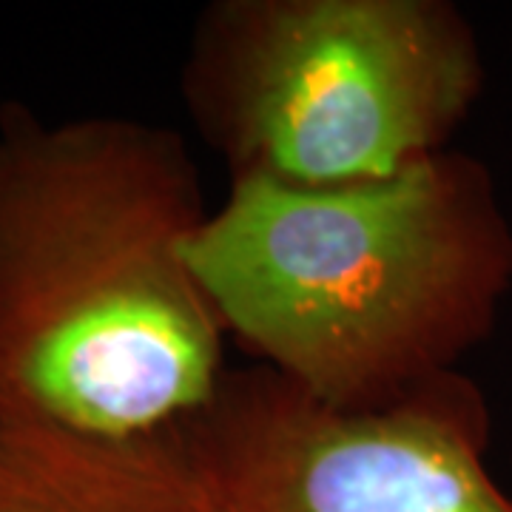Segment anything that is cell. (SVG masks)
Returning a JSON list of instances; mask_svg holds the SVG:
<instances>
[{
	"mask_svg": "<svg viewBox=\"0 0 512 512\" xmlns=\"http://www.w3.org/2000/svg\"><path fill=\"white\" fill-rule=\"evenodd\" d=\"M205 217L168 128H0V416L103 436L197 416L228 373L188 262Z\"/></svg>",
	"mask_w": 512,
	"mask_h": 512,
	"instance_id": "obj_1",
	"label": "cell"
},
{
	"mask_svg": "<svg viewBox=\"0 0 512 512\" xmlns=\"http://www.w3.org/2000/svg\"><path fill=\"white\" fill-rule=\"evenodd\" d=\"M188 262L225 333L319 402L367 410L453 373L512 288V225L487 168L439 151L393 177L245 174Z\"/></svg>",
	"mask_w": 512,
	"mask_h": 512,
	"instance_id": "obj_2",
	"label": "cell"
},
{
	"mask_svg": "<svg viewBox=\"0 0 512 512\" xmlns=\"http://www.w3.org/2000/svg\"><path fill=\"white\" fill-rule=\"evenodd\" d=\"M481 86L476 35L441 0H222L183 74L234 177L313 188L447 151Z\"/></svg>",
	"mask_w": 512,
	"mask_h": 512,
	"instance_id": "obj_3",
	"label": "cell"
},
{
	"mask_svg": "<svg viewBox=\"0 0 512 512\" xmlns=\"http://www.w3.org/2000/svg\"><path fill=\"white\" fill-rule=\"evenodd\" d=\"M185 424L208 512H512L487 464L484 396L456 370L367 410L262 365L228 370Z\"/></svg>",
	"mask_w": 512,
	"mask_h": 512,
	"instance_id": "obj_4",
	"label": "cell"
},
{
	"mask_svg": "<svg viewBox=\"0 0 512 512\" xmlns=\"http://www.w3.org/2000/svg\"><path fill=\"white\" fill-rule=\"evenodd\" d=\"M185 421L103 436L0 416V512H208Z\"/></svg>",
	"mask_w": 512,
	"mask_h": 512,
	"instance_id": "obj_5",
	"label": "cell"
}]
</instances>
